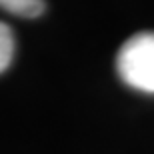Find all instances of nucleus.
Segmentation results:
<instances>
[{
	"label": "nucleus",
	"mask_w": 154,
	"mask_h": 154,
	"mask_svg": "<svg viewBox=\"0 0 154 154\" xmlns=\"http://www.w3.org/2000/svg\"><path fill=\"white\" fill-rule=\"evenodd\" d=\"M14 58V34L6 22H0V74L10 66Z\"/></svg>",
	"instance_id": "7ed1b4c3"
},
{
	"label": "nucleus",
	"mask_w": 154,
	"mask_h": 154,
	"mask_svg": "<svg viewBox=\"0 0 154 154\" xmlns=\"http://www.w3.org/2000/svg\"><path fill=\"white\" fill-rule=\"evenodd\" d=\"M0 8L14 16L36 18L44 12V0H0Z\"/></svg>",
	"instance_id": "f03ea898"
},
{
	"label": "nucleus",
	"mask_w": 154,
	"mask_h": 154,
	"mask_svg": "<svg viewBox=\"0 0 154 154\" xmlns=\"http://www.w3.org/2000/svg\"><path fill=\"white\" fill-rule=\"evenodd\" d=\"M116 70L126 86L154 94V32H138L126 40L116 56Z\"/></svg>",
	"instance_id": "f257e3e1"
}]
</instances>
